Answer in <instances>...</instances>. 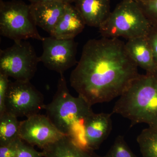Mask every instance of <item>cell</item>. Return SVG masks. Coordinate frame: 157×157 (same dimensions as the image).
<instances>
[{
	"label": "cell",
	"mask_w": 157,
	"mask_h": 157,
	"mask_svg": "<svg viewBox=\"0 0 157 157\" xmlns=\"http://www.w3.org/2000/svg\"><path fill=\"white\" fill-rule=\"evenodd\" d=\"M121 1H123V0H121Z\"/></svg>",
	"instance_id": "484cf974"
},
{
	"label": "cell",
	"mask_w": 157,
	"mask_h": 157,
	"mask_svg": "<svg viewBox=\"0 0 157 157\" xmlns=\"http://www.w3.org/2000/svg\"><path fill=\"white\" fill-rule=\"evenodd\" d=\"M6 74L0 72V116L5 112V101L10 80Z\"/></svg>",
	"instance_id": "44dd1931"
},
{
	"label": "cell",
	"mask_w": 157,
	"mask_h": 157,
	"mask_svg": "<svg viewBox=\"0 0 157 157\" xmlns=\"http://www.w3.org/2000/svg\"><path fill=\"white\" fill-rule=\"evenodd\" d=\"M112 113H94L88 119L85 127L86 148L94 151L107 139L112 130Z\"/></svg>",
	"instance_id": "8fae6325"
},
{
	"label": "cell",
	"mask_w": 157,
	"mask_h": 157,
	"mask_svg": "<svg viewBox=\"0 0 157 157\" xmlns=\"http://www.w3.org/2000/svg\"><path fill=\"white\" fill-rule=\"evenodd\" d=\"M44 97L29 81H10L5 101V112L16 117L39 114L45 108Z\"/></svg>",
	"instance_id": "52a82bcc"
},
{
	"label": "cell",
	"mask_w": 157,
	"mask_h": 157,
	"mask_svg": "<svg viewBox=\"0 0 157 157\" xmlns=\"http://www.w3.org/2000/svg\"><path fill=\"white\" fill-rule=\"evenodd\" d=\"M91 107L81 97H74L70 94L66 78L63 74H60L53 99L45 105L44 109L59 132L78 146L86 149L85 127L88 119L94 113Z\"/></svg>",
	"instance_id": "7a4b0ae2"
},
{
	"label": "cell",
	"mask_w": 157,
	"mask_h": 157,
	"mask_svg": "<svg viewBox=\"0 0 157 157\" xmlns=\"http://www.w3.org/2000/svg\"><path fill=\"white\" fill-rule=\"evenodd\" d=\"M68 4L59 1L30 3L31 14L36 25L50 35L63 15Z\"/></svg>",
	"instance_id": "30bf717a"
},
{
	"label": "cell",
	"mask_w": 157,
	"mask_h": 157,
	"mask_svg": "<svg viewBox=\"0 0 157 157\" xmlns=\"http://www.w3.org/2000/svg\"><path fill=\"white\" fill-rule=\"evenodd\" d=\"M125 43L118 39H90L70 76V85L91 106L120 96L139 73Z\"/></svg>",
	"instance_id": "6da1fadb"
},
{
	"label": "cell",
	"mask_w": 157,
	"mask_h": 157,
	"mask_svg": "<svg viewBox=\"0 0 157 157\" xmlns=\"http://www.w3.org/2000/svg\"><path fill=\"white\" fill-rule=\"evenodd\" d=\"M86 25L75 6L68 4L63 15L50 36L58 39H74Z\"/></svg>",
	"instance_id": "5bb4252c"
},
{
	"label": "cell",
	"mask_w": 157,
	"mask_h": 157,
	"mask_svg": "<svg viewBox=\"0 0 157 157\" xmlns=\"http://www.w3.org/2000/svg\"><path fill=\"white\" fill-rule=\"evenodd\" d=\"M44 157H101L94 151L79 147L66 136L42 149Z\"/></svg>",
	"instance_id": "9a60e30c"
},
{
	"label": "cell",
	"mask_w": 157,
	"mask_h": 157,
	"mask_svg": "<svg viewBox=\"0 0 157 157\" xmlns=\"http://www.w3.org/2000/svg\"><path fill=\"white\" fill-rule=\"evenodd\" d=\"M137 141L142 157H157V128L144 129Z\"/></svg>",
	"instance_id": "e0dca14e"
},
{
	"label": "cell",
	"mask_w": 157,
	"mask_h": 157,
	"mask_svg": "<svg viewBox=\"0 0 157 157\" xmlns=\"http://www.w3.org/2000/svg\"><path fill=\"white\" fill-rule=\"evenodd\" d=\"M0 34L14 42L43 39L37 30L30 5L19 0L0 1Z\"/></svg>",
	"instance_id": "5b68a950"
},
{
	"label": "cell",
	"mask_w": 157,
	"mask_h": 157,
	"mask_svg": "<svg viewBox=\"0 0 157 157\" xmlns=\"http://www.w3.org/2000/svg\"><path fill=\"white\" fill-rule=\"evenodd\" d=\"M112 113L128 119L131 126L144 123L157 128V73L134 78L116 102Z\"/></svg>",
	"instance_id": "3957f363"
},
{
	"label": "cell",
	"mask_w": 157,
	"mask_h": 157,
	"mask_svg": "<svg viewBox=\"0 0 157 157\" xmlns=\"http://www.w3.org/2000/svg\"><path fill=\"white\" fill-rule=\"evenodd\" d=\"M64 136L46 115L39 113L20 121V137L33 146L43 149Z\"/></svg>",
	"instance_id": "9c48e42d"
},
{
	"label": "cell",
	"mask_w": 157,
	"mask_h": 157,
	"mask_svg": "<svg viewBox=\"0 0 157 157\" xmlns=\"http://www.w3.org/2000/svg\"><path fill=\"white\" fill-rule=\"evenodd\" d=\"M147 37L153 53L155 63L157 69V31L153 32L151 28Z\"/></svg>",
	"instance_id": "603a6c76"
},
{
	"label": "cell",
	"mask_w": 157,
	"mask_h": 157,
	"mask_svg": "<svg viewBox=\"0 0 157 157\" xmlns=\"http://www.w3.org/2000/svg\"><path fill=\"white\" fill-rule=\"evenodd\" d=\"M21 138L4 145H0V157H16Z\"/></svg>",
	"instance_id": "7402d4cb"
},
{
	"label": "cell",
	"mask_w": 157,
	"mask_h": 157,
	"mask_svg": "<svg viewBox=\"0 0 157 157\" xmlns=\"http://www.w3.org/2000/svg\"><path fill=\"white\" fill-rule=\"evenodd\" d=\"M136 1L151 23L152 21H157V0Z\"/></svg>",
	"instance_id": "d6986e66"
},
{
	"label": "cell",
	"mask_w": 157,
	"mask_h": 157,
	"mask_svg": "<svg viewBox=\"0 0 157 157\" xmlns=\"http://www.w3.org/2000/svg\"><path fill=\"white\" fill-rule=\"evenodd\" d=\"M43 52L40 62L48 69L63 74L77 64V43L74 39H58L52 37H43Z\"/></svg>",
	"instance_id": "ba28073f"
},
{
	"label": "cell",
	"mask_w": 157,
	"mask_h": 157,
	"mask_svg": "<svg viewBox=\"0 0 157 157\" xmlns=\"http://www.w3.org/2000/svg\"><path fill=\"white\" fill-rule=\"evenodd\" d=\"M127 52L137 67L146 73H157L153 53L147 36L128 39L125 43Z\"/></svg>",
	"instance_id": "4fadbf2b"
},
{
	"label": "cell",
	"mask_w": 157,
	"mask_h": 157,
	"mask_svg": "<svg viewBox=\"0 0 157 157\" xmlns=\"http://www.w3.org/2000/svg\"><path fill=\"white\" fill-rule=\"evenodd\" d=\"M16 157H44L42 151L36 150L33 146L21 139L18 144Z\"/></svg>",
	"instance_id": "ffe728a7"
},
{
	"label": "cell",
	"mask_w": 157,
	"mask_h": 157,
	"mask_svg": "<svg viewBox=\"0 0 157 157\" xmlns=\"http://www.w3.org/2000/svg\"><path fill=\"white\" fill-rule=\"evenodd\" d=\"M75 6L86 25L99 28L111 13L110 0H75Z\"/></svg>",
	"instance_id": "7c38bea8"
},
{
	"label": "cell",
	"mask_w": 157,
	"mask_h": 157,
	"mask_svg": "<svg viewBox=\"0 0 157 157\" xmlns=\"http://www.w3.org/2000/svg\"><path fill=\"white\" fill-rule=\"evenodd\" d=\"M104 157H137L130 149L124 137L119 135Z\"/></svg>",
	"instance_id": "ac0fdd59"
},
{
	"label": "cell",
	"mask_w": 157,
	"mask_h": 157,
	"mask_svg": "<svg viewBox=\"0 0 157 157\" xmlns=\"http://www.w3.org/2000/svg\"><path fill=\"white\" fill-rule=\"evenodd\" d=\"M40 62L33 45L25 40L15 41L0 51V72L15 80L30 81Z\"/></svg>",
	"instance_id": "8992f818"
},
{
	"label": "cell",
	"mask_w": 157,
	"mask_h": 157,
	"mask_svg": "<svg viewBox=\"0 0 157 157\" xmlns=\"http://www.w3.org/2000/svg\"><path fill=\"white\" fill-rule=\"evenodd\" d=\"M152 28L136 0H123L99 27L102 37L127 39L147 36Z\"/></svg>",
	"instance_id": "277c9868"
},
{
	"label": "cell",
	"mask_w": 157,
	"mask_h": 157,
	"mask_svg": "<svg viewBox=\"0 0 157 157\" xmlns=\"http://www.w3.org/2000/svg\"><path fill=\"white\" fill-rule=\"evenodd\" d=\"M138 1H142V2H144V1H147V0H138Z\"/></svg>",
	"instance_id": "d4e9b609"
},
{
	"label": "cell",
	"mask_w": 157,
	"mask_h": 157,
	"mask_svg": "<svg viewBox=\"0 0 157 157\" xmlns=\"http://www.w3.org/2000/svg\"><path fill=\"white\" fill-rule=\"evenodd\" d=\"M30 3L37 2H53V1H59V2H63L72 4L74 2L75 0H28Z\"/></svg>",
	"instance_id": "cb8c5ba5"
},
{
	"label": "cell",
	"mask_w": 157,
	"mask_h": 157,
	"mask_svg": "<svg viewBox=\"0 0 157 157\" xmlns=\"http://www.w3.org/2000/svg\"><path fill=\"white\" fill-rule=\"evenodd\" d=\"M20 121L17 117L5 112L0 116V145H4L20 138Z\"/></svg>",
	"instance_id": "2e32d148"
}]
</instances>
